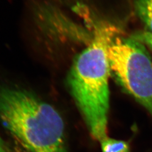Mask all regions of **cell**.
Here are the masks:
<instances>
[{
	"instance_id": "obj_1",
	"label": "cell",
	"mask_w": 152,
	"mask_h": 152,
	"mask_svg": "<svg viewBox=\"0 0 152 152\" xmlns=\"http://www.w3.org/2000/svg\"><path fill=\"white\" fill-rule=\"evenodd\" d=\"M117 31L109 24L96 29L90 45L78 55L71 66L68 84L92 136L107 137L110 67L108 47Z\"/></svg>"
},
{
	"instance_id": "obj_2",
	"label": "cell",
	"mask_w": 152,
	"mask_h": 152,
	"mask_svg": "<svg viewBox=\"0 0 152 152\" xmlns=\"http://www.w3.org/2000/svg\"><path fill=\"white\" fill-rule=\"evenodd\" d=\"M0 120L28 152H67L61 117L31 92L0 86Z\"/></svg>"
},
{
	"instance_id": "obj_3",
	"label": "cell",
	"mask_w": 152,
	"mask_h": 152,
	"mask_svg": "<svg viewBox=\"0 0 152 152\" xmlns=\"http://www.w3.org/2000/svg\"><path fill=\"white\" fill-rule=\"evenodd\" d=\"M107 53L120 84L152 116V60L145 46L132 37L115 36Z\"/></svg>"
},
{
	"instance_id": "obj_4",
	"label": "cell",
	"mask_w": 152,
	"mask_h": 152,
	"mask_svg": "<svg viewBox=\"0 0 152 152\" xmlns=\"http://www.w3.org/2000/svg\"><path fill=\"white\" fill-rule=\"evenodd\" d=\"M136 10L146 31L152 33V0H137Z\"/></svg>"
},
{
	"instance_id": "obj_5",
	"label": "cell",
	"mask_w": 152,
	"mask_h": 152,
	"mask_svg": "<svg viewBox=\"0 0 152 152\" xmlns=\"http://www.w3.org/2000/svg\"><path fill=\"white\" fill-rule=\"evenodd\" d=\"M100 141L103 152H130L129 145L126 141L107 137Z\"/></svg>"
},
{
	"instance_id": "obj_6",
	"label": "cell",
	"mask_w": 152,
	"mask_h": 152,
	"mask_svg": "<svg viewBox=\"0 0 152 152\" xmlns=\"http://www.w3.org/2000/svg\"><path fill=\"white\" fill-rule=\"evenodd\" d=\"M131 37L136 39L152 51V33L147 31H142L134 33Z\"/></svg>"
},
{
	"instance_id": "obj_7",
	"label": "cell",
	"mask_w": 152,
	"mask_h": 152,
	"mask_svg": "<svg viewBox=\"0 0 152 152\" xmlns=\"http://www.w3.org/2000/svg\"><path fill=\"white\" fill-rule=\"evenodd\" d=\"M0 152H9V150L4 141L0 137Z\"/></svg>"
}]
</instances>
